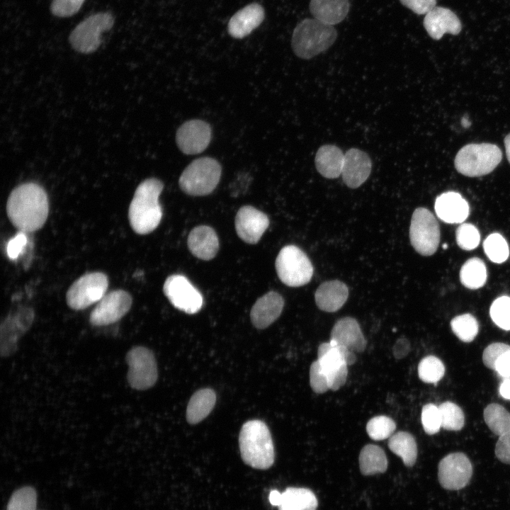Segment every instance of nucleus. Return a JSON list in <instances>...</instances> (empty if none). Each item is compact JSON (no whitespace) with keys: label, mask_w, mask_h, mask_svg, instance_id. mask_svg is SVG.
<instances>
[{"label":"nucleus","mask_w":510,"mask_h":510,"mask_svg":"<svg viewBox=\"0 0 510 510\" xmlns=\"http://www.w3.org/2000/svg\"><path fill=\"white\" fill-rule=\"evenodd\" d=\"M6 212L11 224L20 232H33L41 229L49 213L46 191L35 183L18 186L8 198Z\"/></svg>","instance_id":"nucleus-1"},{"label":"nucleus","mask_w":510,"mask_h":510,"mask_svg":"<svg viewBox=\"0 0 510 510\" xmlns=\"http://www.w3.org/2000/svg\"><path fill=\"white\" fill-rule=\"evenodd\" d=\"M164 184L157 178H149L137 187L128 209V219L132 230L139 234L154 231L162 217L159 201Z\"/></svg>","instance_id":"nucleus-2"},{"label":"nucleus","mask_w":510,"mask_h":510,"mask_svg":"<svg viewBox=\"0 0 510 510\" xmlns=\"http://www.w3.org/2000/svg\"><path fill=\"white\" fill-rule=\"evenodd\" d=\"M239 445L242 459L247 465L266 470L273 464V440L264 421L254 419L244 423L240 430Z\"/></svg>","instance_id":"nucleus-3"},{"label":"nucleus","mask_w":510,"mask_h":510,"mask_svg":"<svg viewBox=\"0 0 510 510\" xmlns=\"http://www.w3.org/2000/svg\"><path fill=\"white\" fill-rule=\"evenodd\" d=\"M336 38L333 26L316 18H305L295 28L291 45L298 57L309 60L329 49Z\"/></svg>","instance_id":"nucleus-4"},{"label":"nucleus","mask_w":510,"mask_h":510,"mask_svg":"<svg viewBox=\"0 0 510 510\" xmlns=\"http://www.w3.org/2000/svg\"><path fill=\"white\" fill-rule=\"evenodd\" d=\"M502 159V150L496 144H468L458 151L454 164L460 174L469 177H478L491 173Z\"/></svg>","instance_id":"nucleus-5"},{"label":"nucleus","mask_w":510,"mask_h":510,"mask_svg":"<svg viewBox=\"0 0 510 510\" xmlns=\"http://www.w3.org/2000/svg\"><path fill=\"white\" fill-rule=\"evenodd\" d=\"M222 174L216 159L204 157L191 162L178 180L181 189L188 195L203 196L211 193L217 187Z\"/></svg>","instance_id":"nucleus-6"},{"label":"nucleus","mask_w":510,"mask_h":510,"mask_svg":"<svg viewBox=\"0 0 510 510\" xmlns=\"http://www.w3.org/2000/svg\"><path fill=\"white\" fill-rule=\"evenodd\" d=\"M276 269L279 279L290 287L307 284L313 275L310 259L295 245H287L280 249L276 259Z\"/></svg>","instance_id":"nucleus-7"},{"label":"nucleus","mask_w":510,"mask_h":510,"mask_svg":"<svg viewBox=\"0 0 510 510\" xmlns=\"http://www.w3.org/2000/svg\"><path fill=\"white\" fill-rule=\"evenodd\" d=\"M114 22V17L110 12L94 13L75 26L69 34V42L80 53H92L101 45L102 33L110 30Z\"/></svg>","instance_id":"nucleus-8"},{"label":"nucleus","mask_w":510,"mask_h":510,"mask_svg":"<svg viewBox=\"0 0 510 510\" xmlns=\"http://www.w3.org/2000/svg\"><path fill=\"white\" fill-rule=\"evenodd\" d=\"M440 227L434 215L425 208H416L412 216L409 239L414 249L421 255L431 256L440 242Z\"/></svg>","instance_id":"nucleus-9"},{"label":"nucleus","mask_w":510,"mask_h":510,"mask_svg":"<svg viewBox=\"0 0 510 510\" xmlns=\"http://www.w3.org/2000/svg\"><path fill=\"white\" fill-rule=\"evenodd\" d=\"M108 278L102 272L87 273L76 279L66 294L67 305L75 310L87 308L106 295Z\"/></svg>","instance_id":"nucleus-10"},{"label":"nucleus","mask_w":510,"mask_h":510,"mask_svg":"<svg viewBox=\"0 0 510 510\" xmlns=\"http://www.w3.org/2000/svg\"><path fill=\"white\" fill-rule=\"evenodd\" d=\"M126 361L129 367L128 381L131 387L144 390L154 386L158 371L154 356L149 349L134 347L128 353Z\"/></svg>","instance_id":"nucleus-11"},{"label":"nucleus","mask_w":510,"mask_h":510,"mask_svg":"<svg viewBox=\"0 0 510 510\" xmlns=\"http://www.w3.org/2000/svg\"><path fill=\"white\" fill-rule=\"evenodd\" d=\"M163 290L174 307L187 314H195L203 307L201 293L183 275L169 276L164 283Z\"/></svg>","instance_id":"nucleus-12"},{"label":"nucleus","mask_w":510,"mask_h":510,"mask_svg":"<svg viewBox=\"0 0 510 510\" xmlns=\"http://www.w3.org/2000/svg\"><path fill=\"white\" fill-rule=\"evenodd\" d=\"M472 475V466L463 453H451L443 458L438 465V479L441 486L448 490L465 487Z\"/></svg>","instance_id":"nucleus-13"},{"label":"nucleus","mask_w":510,"mask_h":510,"mask_svg":"<svg viewBox=\"0 0 510 510\" xmlns=\"http://www.w3.org/2000/svg\"><path fill=\"white\" fill-rule=\"evenodd\" d=\"M131 295L123 290H115L106 294L90 314V322L94 326H106L118 322L131 308Z\"/></svg>","instance_id":"nucleus-14"},{"label":"nucleus","mask_w":510,"mask_h":510,"mask_svg":"<svg viewBox=\"0 0 510 510\" xmlns=\"http://www.w3.org/2000/svg\"><path fill=\"white\" fill-rule=\"evenodd\" d=\"M211 135V127L208 123L198 119L190 120L178 128L176 142L183 154H196L207 148Z\"/></svg>","instance_id":"nucleus-15"},{"label":"nucleus","mask_w":510,"mask_h":510,"mask_svg":"<svg viewBox=\"0 0 510 510\" xmlns=\"http://www.w3.org/2000/svg\"><path fill=\"white\" fill-rule=\"evenodd\" d=\"M235 229L241 239L256 244L269 225V219L263 212L251 205L242 206L235 217Z\"/></svg>","instance_id":"nucleus-16"},{"label":"nucleus","mask_w":510,"mask_h":510,"mask_svg":"<svg viewBox=\"0 0 510 510\" xmlns=\"http://www.w3.org/2000/svg\"><path fill=\"white\" fill-rule=\"evenodd\" d=\"M372 162L369 156L361 149L351 148L344 154L342 178L349 188H356L369 177Z\"/></svg>","instance_id":"nucleus-17"},{"label":"nucleus","mask_w":510,"mask_h":510,"mask_svg":"<svg viewBox=\"0 0 510 510\" xmlns=\"http://www.w3.org/2000/svg\"><path fill=\"white\" fill-rule=\"evenodd\" d=\"M424 26L431 38L441 39L446 33L458 35L462 29L458 17L451 10L434 7L424 18Z\"/></svg>","instance_id":"nucleus-18"},{"label":"nucleus","mask_w":510,"mask_h":510,"mask_svg":"<svg viewBox=\"0 0 510 510\" xmlns=\"http://www.w3.org/2000/svg\"><path fill=\"white\" fill-rule=\"evenodd\" d=\"M284 306L283 297L275 291H269L254 304L250 318L257 329H265L280 315Z\"/></svg>","instance_id":"nucleus-19"},{"label":"nucleus","mask_w":510,"mask_h":510,"mask_svg":"<svg viewBox=\"0 0 510 510\" xmlns=\"http://www.w3.org/2000/svg\"><path fill=\"white\" fill-rule=\"evenodd\" d=\"M434 208L438 217L449 224L463 222L470 212L468 202L460 194L454 191L445 192L438 196Z\"/></svg>","instance_id":"nucleus-20"},{"label":"nucleus","mask_w":510,"mask_h":510,"mask_svg":"<svg viewBox=\"0 0 510 510\" xmlns=\"http://www.w3.org/2000/svg\"><path fill=\"white\" fill-rule=\"evenodd\" d=\"M330 341L345 346L354 352H363L367 341L358 321L350 317L339 319L334 324Z\"/></svg>","instance_id":"nucleus-21"},{"label":"nucleus","mask_w":510,"mask_h":510,"mask_svg":"<svg viewBox=\"0 0 510 510\" xmlns=\"http://www.w3.org/2000/svg\"><path fill=\"white\" fill-rule=\"evenodd\" d=\"M187 244L193 256L205 261L213 259L219 250V239L215 231L206 225L194 227L188 234Z\"/></svg>","instance_id":"nucleus-22"},{"label":"nucleus","mask_w":510,"mask_h":510,"mask_svg":"<svg viewBox=\"0 0 510 510\" xmlns=\"http://www.w3.org/2000/svg\"><path fill=\"white\" fill-rule=\"evenodd\" d=\"M264 19V8L253 3L246 6L230 18L228 32L234 38H242L257 28Z\"/></svg>","instance_id":"nucleus-23"},{"label":"nucleus","mask_w":510,"mask_h":510,"mask_svg":"<svg viewBox=\"0 0 510 510\" xmlns=\"http://www.w3.org/2000/svg\"><path fill=\"white\" fill-rule=\"evenodd\" d=\"M348 296L347 285L339 280L322 283L314 294L315 302L318 308L329 312L339 310L346 302Z\"/></svg>","instance_id":"nucleus-24"},{"label":"nucleus","mask_w":510,"mask_h":510,"mask_svg":"<svg viewBox=\"0 0 510 510\" xmlns=\"http://www.w3.org/2000/svg\"><path fill=\"white\" fill-rule=\"evenodd\" d=\"M350 8L348 0H311L310 11L314 18L328 25L341 22Z\"/></svg>","instance_id":"nucleus-25"},{"label":"nucleus","mask_w":510,"mask_h":510,"mask_svg":"<svg viewBox=\"0 0 510 510\" xmlns=\"http://www.w3.org/2000/svg\"><path fill=\"white\" fill-rule=\"evenodd\" d=\"M344 162V154L333 144L320 147L314 159L317 171L327 178H336L341 174Z\"/></svg>","instance_id":"nucleus-26"},{"label":"nucleus","mask_w":510,"mask_h":510,"mask_svg":"<svg viewBox=\"0 0 510 510\" xmlns=\"http://www.w3.org/2000/svg\"><path fill=\"white\" fill-rule=\"evenodd\" d=\"M216 402V395L210 388L196 391L191 397L187 409L186 419L191 424H196L204 419L212 410Z\"/></svg>","instance_id":"nucleus-27"},{"label":"nucleus","mask_w":510,"mask_h":510,"mask_svg":"<svg viewBox=\"0 0 510 510\" xmlns=\"http://www.w3.org/2000/svg\"><path fill=\"white\" fill-rule=\"evenodd\" d=\"M318 501L309 489L288 487L283 493L278 510H316Z\"/></svg>","instance_id":"nucleus-28"},{"label":"nucleus","mask_w":510,"mask_h":510,"mask_svg":"<svg viewBox=\"0 0 510 510\" xmlns=\"http://www.w3.org/2000/svg\"><path fill=\"white\" fill-rule=\"evenodd\" d=\"M361 472L363 475L383 473L387 468V459L382 448L368 444L361 450L358 458Z\"/></svg>","instance_id":"nucleus-29"},{"label":"nucleus","mask_w":510,"mask_h":510,"mask_svg":"<svg viewBox=\"0 0 510 510\" xmlns=\"http://www.w3.org/2000/svg\"><path fill=\"white\" fill-rule=\"evenodd\" d=\"M390 450L398 455L407 467L413 466L417 458V445L414 437L407 431L394 434L388 441Z\"/></svg>","instance_id":"nucleus-30"},{"label":"nucleus","mask_w":510,"mask_h":510,"mask_svg":"<svg viewBox=\"0 0 510 510\" xmlns=\"http://www.w3.org/2000/svg\"><path fill=\"white\" fill-rule=\"evenodd\" d=\"M487 277L484 263L479 258L474 257L467 260L460 271V280L466 288L477 289L486 283Z\"/></svg>","instance_id":"nucleus-31"},{"label":"nucleus","mask_w":510,"mask_h":510,"mask_svg":"<svg viewBox=\"0 0 510 510\" xmlns=\"http://www.w3.org/2000/svg\"><path fill=\"white\" fill-rule=\"evenodd\" d=\"M484 419L489 429L500 436L510 432V413L497 403L488 404L484 410Z\"/></svg>","instance_id":"nucleus-32"},{"label":"nucleus","mask_w":510,"mask_h":510,"mask_svg":"<svg viewBox=\"0 0 510 510\" xmlns=\"http://www.w3.org/2000/svg\"><path fill=\"white\" fill-rule=\"evenodd\" d=\"M317 361L325 375L341 367L344 361L338 348L329 341L321 344L317 348Z\"/></svg>","instance_id":"nucleus-33"},{"label":"nucleus","mask_w":510,"mask_h":510,"mask_svg":"<svg viewBox=\"0 0 510 510\" xmlns=\"http://www.w3.org/2000/svg\"><path fill=\"white\" fill-rule=\"evenodd\" d=\"M450 327L455 335L462 341L467 343L474 340L479 330L477 319L468 313L453 318Z\"/></svg>","instance_id":"nucleus-34"},{"label":"nucleus","mask_w":510,"mask_h":510,"mask_svg":"<svg viewBox=\"0 0 510 510\" xmlns=\"http://www.w3.org/2000/svg\"><path fill=\"white\" fill-rule=\"evenodd\" d=\"M441 426L448 431H459L465 423V416L461 408L452 402H445L438 407Z\"/></svg>","instance_id":"nucleus-35"},{"label":"nucleus","mask_w":510,"mask_h":510,"mask_svg":"<svg viewBox=\"0 0 510 510\" xmlns=\"http://www.w3.org/2000/svg\"><path fill=\"white\" fill-rule=\"evenodd\" d=\"M483 248L487 257L494 263H503L509 255L508 244L499 233L489 234L483 242Z\"/></svg>","instance_id":"nucleus-36"},{"label":"nucleus","mask_w":510,"mask_h":510,"mask_svg":"<svg viewBox=\"0 0 510 510\" xmlns=\"http://www.w3.org/2000/svg\"><path fill=\"white\" fill-rule=\"evenodd\" d=\"M444 373L443 362L434 356H426L419 363V377L426 383H436L443 377Z\"/></svg>","instance_id":"nucleus-37"},{"label":"nucleus","mask_w":510,"mask_h":510,"mask_svg":"<svg viewBox=\"0 0 510 510\" xmlns=\"http://www.w3.org/2000/svg\"><path fill=\"white\" fill-rule=\"evenodd\" d=\"M396 429L395 422L384 415L370 419L366 425V431L370 438L381 441L390 438Z\"/></svg>","instance_id":"nucleus-38"},{"label":"nucleus","mask_w":510,"mask_h":510,"mask_svg":"<svg viewBox=\"0 0 510 510\" xmlns=\"http://www.w3.org/2000/svg\"><path fill=\"white\" fill-rule=\"evenodd\" d=\"M37 492L30 486L16 489L11 496L6 510H36Z\"/></svg>","instance_id":"nucleus-39"},{"label":"nucleus","mask_w":510,"mask_h":510,"mask_svg":"<svg viewBox=\"0 0 510 510\" xmlns=\"http://www.w3.org/2000/svg\"><path fill=\"white\" fill-rule=\"evenodd\" d=\"M489 314L499 327L510 330V297L503 295L497 298L490 307Z\"/></svg>","instance_id":"nucleus-40"},{"label":"nucleus","mask_w":510,"mask_h":510,"mask_svg":"<svg viewBox=\"0 0 510 510\" xmlns=\"http://www.w3.org/2000/svg\"><path fill=\"white\" fill-rule=\"evenodd\" d=\"M456 242L459 247L472 250L480 244V234L475 226L470 223L460 225L455 231Z\"/></svg>","instance_id":"nucleus-41"},{"label":"nucleus","mask_w":510,"mask_h":510,"mask_svg":"<svg viewBox=\"0 0 510 510\" xmlns=\"http://www.w3.org/2000/svg\"><path fill=\"white\" fill-rule=\"evenodd\" d=\"M421 423L424 431L429 435L438 433L441 427V418L438 407L434 404L424 405L421 410Z\"/></svg>","instance_id":"nucleus-42"},{"label":"nucleus","mask_w":510,"mask_h":510,"mask_svg":"<svg viewBox=\"0 0 510 510\" xmlns=\"http://www.w3.org/2000/svg\"><path fill=\"white\" fill-rule=\"evenodd\" d=\"M84 2L85 0H52L50 11L57 17H70L81 9Z\"/></svg>","instance_id":"nucleus-43"},{"label":"nucleus","mask_w":510,"mask_h":510,"mask_svg":"<svg viewBox=\"0 0 510 510\" xmlns=\"http://www.w3.org/2000/svg\"><path fill=\"white\" fill-rule=\"evenodd\" d=\"M310 383L312 390L318 394L324 393L329 390L327 376L322 370L317 360L310 366Z\"/></svg>","instance_id":"nucleus-44"},{"label":"nucleus","mask_w":510,"mask_h":510,"mask_svg":"<svg viewBox=\"0 0 510 510\" xmlns=\"http://www.w3.org/2000/svg\"><path fill=\"white\" fill-rule=\"evenodd\" d=\"M510 351V346L501 342L487 346L482 353V361L486 367L495 370L496 363L499 357Z\"/></svg>","instance_id":"nucleus-45"},{"label":"nucleus","mask_w":510,"mask_h":510,"mask_svg":"<svg viewBox=\"0 0 510 510\" xmlns=\"http://www.w3.org/2000/svg\"><path fill=\"white\" fill-rule=\"evenodd\" d=\"M27 241V237L25 232H20L11 239L6 246V253L8 258L10 259H17L26 246Z\"/></svg>","instance_id":"nucleus-46"},{"label":"nucleus","mask_w":510,"mask_h":510,"mask_svg":"<svg viewBox=\"0 0 510 510\" xmlns=\"http://www.w3.org/2000/svg\"><path fill=\"white\" fill-rule=\"evenodd\" d=\"M400 1L405 7L419 15L426 14L436 4V0H400Z\"/></svg>","instance_id":"nucleus-47"},{"label":"nucleus","mask_w":510,"mask_h":510,"mask_svg":"<svg viewBox=\"0 0 510 510\" xmlns=\"http://www.w3.org/2000/svg\"><path fill=\"white\" fill-rule=\"evenodd\" d=\"M495 455L499 460L510 465V432L499 436L495 446Z\"/></svg>","instance_id":"nucleus-48"},{"label":"nucleus","mask_w":510,"mask_h":510,"mask_svg":"<svg viewBox=\"0 0 510 510\" xmlns=\"http://www.w3.org/2000/svg\"><path fill=\"white\" fill-rule=\"evenodd\" d=\"M348 365L344 363L338 370L326 375L329 390H337L342 387L347 378Z\"/></svg>","instance_id":"nucleus-49"},{"label":"nucleus","mask_w":510,"mask_h":510,"mask_svg":"<svg viewBox=\"0 0 510 510\" xmlns=\"http://www.w3.org/2000/svg\"><path fill=\"white\" fill-rule=\"evenodd\" d=\"M495 370L504 378L510 377V351L499 357L496 363Z\"/></svg>","instance_id":"nucleus-50"},{"label":"nucleus","mask_w":510,"mask_h":510,"mask_svg":"<svg viewBox=\"0 0 510 510\" xmlns=\"http://www.w3.org/2000/svg\"><path fill=\"white\" fill-rule=\"evenodd\" d=\"M410 343L405 338H400L397 340L392 348V353L395 358L397 359L405 357L410 351Z\"/></svg>","instance_id":"nucleus-51"},{"label":"nucleus","mask_w":510,"mask_h":510,"mask_svg":"<svg viewBox=\"0 0 510 510\" xmlns=\"http://www.w3.org/2000/svg\"><path fill=\"white\" fill-rule=\"evenodd\" d=\"M329 342L336 346L338 349L339 350L344 361L348 366L353 365L356 361V356L355 355L354 351H351L348 348L346 347L345 346H343L341 344H337L333 341H329Z\"/></svg>","instance_id":"nucleus-52"},{"label":"nucleus","mask_w":510,"mask_h":510,"mask_svg":"<svg viewBox=\"0 0 510 510\" xmlns=\"http://www.w3.org/2000/svg\"><path fill=\"white\" fill-rule=\"evenodd\" d=\"M499 394L505 399L510 400V378L504 380L499 387Z\"/></svg>","instance_id":"nucleus-53"},{"label":"nucleus","mask_w":510,"mask_h":510,"mask_svg":"<svg viewBox=\"0 0 510 510\" xmlns=\"http://www.w3.org/2000/svg\"><path fill=\"white\" fill-rule=\"evenodd\" d=\"M282 493L276 489L271 491L268 497L269 502L273 506H279L281 502Z\"/></svg>","instance_id":"nucleus-54"},{"label":"nucleus","mask_w":510,"mask_h":510,"mask_svg":"<svg viewBox=\"0 0 510 510\" xmlns=\"http://www.w3.org/2000/svg\"><path fill=\"white\" fill-rule=\"evenodd\" d=\"M504 145L506 157L509 162L510 163V133L508 134L504 138Z\"/></svg>","instance_id":"nucleus-55"},{"label":"nucleus","mask_w":510,"mask_h":510,"mask_svg":"<svg viewBox=\"0 0 510 510\" xmlns=\"http://www.w3.org/2000/svg\"><path fill=\"white\" fill-rule=\"evenodd\" d=\"M443 246L444 249H446V248H447V245H446V244H444Z\"/></svg>","instance_id":"nucleus-56"}]
</instances>
